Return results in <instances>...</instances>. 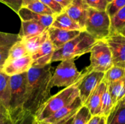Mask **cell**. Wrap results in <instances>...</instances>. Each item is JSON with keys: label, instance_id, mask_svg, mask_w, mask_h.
<instances>
[{"label": "cell", "instance_id": "cell-1", "mask_svg": "<svg viewBox=\"0 0 125 124\" xmlns=\"http://www.w3.org/2000/svg\"><path fill=\"white\" fill-rule=\"evenodd\" d=\"M52 67H31L27 72L26 95L23 110L35 115L40 107L51 97L50 82Z\"/></svg>", "mask_w": 125, "mask_h": 124}, {"label": "cell", "instance_id": "cell-2", "mask_svg": "<svg viewBox=\"0 0 125 124\" xmlns=\"http://www.w3.org/2000/svg\"><path fill=\"white\" fill-rule=\"evenodd\" d=\"M96 42L97 40L86 31H82L76 37L66 43L60 49L54 51L52 62L75 59L77 57L90 53Z\"/></svg>", "mask_w": 125, "mask_h": 124}, {"label": "cell", "instance_id": "cell-3", "mask_svg": "<svg viewBox=\"0 0 125 124\" xmlns=\"http://www.w3.org/2000/svg\"><path fill=\"white\" fill-rule=\"evenodd\" d=\"M79 96L77 85L64 88L56 94L51 96L37 110L35 118L37 122H42L56 111L71 104Z\"/></svg>", "mask_w": 125, "mask_h": 124}, {"label": "cell", "instance_id": "cell-4", "mask_svg": "<svg viewBox=\"0 0 125 124\" xmlns=\"http://www.w3.org/2000/svg\"><path fill=\"white\" fill-rule=\"evenodd\" d=\"M84 31L97 41L105 39L111 34V18L106 11L89 8Z\"/></svg>", "mask_w": 125, "mask_h": 124}, {"label": "cell", "instance_id": "cell-5", "mask_svg": "<svg viewBox=\"0 0 125 124\" xmlns=\"http://www.w3.org/2000/svg\"><path fill=\"white\" fill-rule=\"evenodd\" d=\"M27 72L10 77V119L15 118L23 111L26 95Z\"/></svg>", "mask_w": 125, "mask_h": 124}, {"label": "cell", "instance_id": "cell-6", "mask_svg": "<svg viewBox=\"0 0 125 124\" xmlns=\"http://www.w3.org/2000/svg\"><path fill=\"white\" fill-rule=\"evenodd\" d=\"M81 75L75 66V59L62 61L55 69L50 82V87L67 88L76 84Z\"/></svg>", "mask_w": 125, "mask_h": 124}, {"label": "cell", "instance_id": "cell-7", "mask_svg": "<svg viewBox=\"0 0 125 124\" xmlns=\"http://www.w3.org/2000/svg\"><path fill=\"white\" fill-rule=\"evenodd\" d=\"M113 66L112 55L108 43L105 39L97 41L90 51V64L85 69L105 73Z\"/></svg>", "mask_w": 125, "mask_h": 124}, {"label": "cell", "instance_id": "cell-8", "mask_svg": "<svg viewBox=\"0 0 125 124\" xmlns=\"http://www.w3.org/2000/svg\"><path fill=\"white\" fill-rule=\"evenodd\" d=\"M104 74L103 72H88L86 69L81 72V77L76 85L79 92V97L83 105L103 80Z\"/></svg>", "mask_w": 125, "mask_h": 124}, {"label": "cell", "instance_id": "cell-9", "mask_svg": "<svg viewBox=\"0 0 125 124\" xmlns=\"http://www.w3.org/2000/svg\"><path fill=\"white\" fill-rule=\"evenodd\" d=\"M111 50L113 65L125 69V36L113 33L105 39Z\"/></svg>", "mask_w": 125, "mask_h": 124}, {"label": "cell", "instance_id": "cell-10", "mask_svg": "<svg viewBox=\"0 0 125 124\" xmlns=\"http://www.w3.org/2000/svg\"><path fill=\"white\" fill-rule=\"evenodd\" d=\"M83 105V104L78 96L71 104L56 111L42 122L48 124H64L73 118Z\"/></svg>", "mask_w": 125, "mask_h": 124}, {"label": "cell", "instance_id": "cell-11", "mask_svg": "<svg viewBox=\"0 0 125 124\" xmlns=\"http://www.w3.org/2000/svg\"><path fill=\"white\" fill-rule=\"evenodd\" d=\"M89 8L85 0H73L64 11L84 31Z\"/></svg>", "mask_w": 125, "mask_h": 124}, {"label": "cell", "instance_id": "cell-12", "mask_svg": "<svg viewBox=\"0 0 125 124\" xmlns=\"http://www.w3.org/2000/svg\"><path fill=\"white\" fill-rule=\"evenodd\" d=\"M32 58L28 55L17 59L5 61L2 67V72L9 77L26 73L31 68Z\"/></svg>", "mask_w": 125, "mask_h": 124}, {"label": "cell", "instance_id": "cell-13", "mask_svg": "<svg viewBox=\"0 0 125 124\" xmlns=\"http://www.w3.org/2000/svg\"><path fill=\"white\" fill-rule=\"evenodd\" d=\"M55 48L49 39H48L41 47L31 56L32 58L31 67L41 68L52 63V58Z\"/></svg>", "mask_w": 125, "mask_h": 124}, {"label": "cell", "instance_id": "cell-14", "mask_svg": "<svg viewBox=\"0 0 125 124\" xmlns=\"http://www.w3.org/2000/svg\"><path fill=\"white\" fill-rule=\"evenodd\" d=\"M48 39L53 45L55 50L60 49L66 43L76 37L82 31H67L50 27L47 30Z\"/></svg>", "mask_w": 125, "mask_h": 124}, {"label": "cell", "instance_id": "cell-15", "mask_svg": "<svg viewBox=\"0 0 125 124\" xmlns=\"http://www.w3.org/2000/svg\"><path fill=\"white\" fill-rule=\"evenodd\" d=\"M107 86L108 83L105 80H103L84 104V105L89 110L92 116H100L102 96Z\"/></svg>", "mask_w": 125, "mask_h": 124}, {"label": "cell", "instance_id": "cell-16", "mask_svg": "<svg viewBox=\"0 0 125 124\" xmlns=\"http://www.w3.org/2000/svg\"><path fill=\"white\" fill-rule=\"evenodd\" d=\"M18 15H19L21 21H26V20H34L41 23L43 26L46 29H48L51 26L55 15H41L36 12L31 11L30 10L27 9L26 7H21V10L18 11Z\"/></svg>", "mask_w": 125, "mask_h": 124}, {"label": "cell", "instance_id": "cell-17", "mask_svg": "<svg viewBox=\"0 0 125 124\" xmlns=\"http://www.w3.org/2000/svg\"><path fill=\"white\" fill-rule=\"evenodd\" d=\"M51 27L67 31H83L82 28L64 11L55 15L53 22Z\"/></svg>", "mask_w": 125, "mask_h": 124}, {"label": "cell", "instance_id": "cell-18", "mask_svg": "<svg viewBox=\"0 0 125 124\" xmlns=\"http://www.w3.org/2000/svg\"><path fill=\"white\" fill-rule=\"evenodd\" d=\"M47 30L48 29H46L41 23L37 21H34V20L21 21V28L18 34V36L21 39L31 37L40 34Z\"/></svg>", "mask_w": 125, "mask_h": 124}, {"label": "cell", "instance_id": "cell-19", "mask_svg": "<svg viewBox=\"0 0 125 124\" xmlns=\"http://www.w3.org/2000/svg\"><path fill=\"white\" fill-rule=\"evenodd\" d=\"M48 39V31H45L43 33L27 38L21 39L22 42L24 44L26 50L29 56H31L34 52H36L41 45Z\"/></svg>", "mask_w": 125, "mask_h": 124}, {"label": "cell", "instance_id": "cell-20", "mask_svg": "<svg viewBox=\"0 0 125 124\" xmlns=\"http://www.w3.org/2000/svg\"><path fill=\"white\" fill-rule=\"evenodd\" d=\"M10 78L0 68V102L8 109L10 107Z\"/></svg>", "mask_w": 125, "mask_h": 124}, {"label": "cell", "instance_id": "cell-21", "mask_svg": "<svg viewBox=\"0 0 125 124\" xmlns=\"http://www.w3.org/2000/svg\"><path fill=\"white\" fill-rule=\"evenodd\" d=\"M113 33L125 36V7L111 18V34Z\"/></svg>", "mask_w": 125, "mask_h": 124}, {"label": "cell", "instance_id": "cell-22", "mask_svg": "<svg viewBox=\"0 0 125 124\" xmlns=\"http://www.w3.org/2000/svg\"><path fill=\"white\" fill-rule=\"evenodd\" d=\"M28 55L29 53L26 50L24 44L22 42L21 39H20L10 48L8 52V56L5 61L17 59Z\"/></svg>", "mask_w": 125, "mask_h": 124}, {"label": "cell", "instance_id": "cell-23", "mask_svg": "<svg viewBox=\"0 0 125 124\" xmlns=\"http://www.w3.org/2000/svg\"><path fill=\"white\" fill-rule=\"evenodd\" d=\"M125 78V69L113 66L104 74L103 80L108 83H114Z\"/></svg>", "mask_w": 125, "mask_h": 124}, {"label": "cell", "instance_id": "cell-24", "mask_svg": "<svg viewBox=\"0 0 125 124\" xmlns=\"http://www.w3.org/2000/svg\"><path fill=\"white\" fill-rule=\"evenodd\" d=\"M114 106L112 99L109 93L108 86L104 91L103 96H102V101H101V109H100V116H104L108 118L113 110Z\"/></svg>", "mask_w": 125, "mask_h": 124}, {"label": "cell", "instance_id": "cell-25", "mask_svg": "<svg viewBox=\"0 0 125 124\" xmlns=\"http://www.w3.org/2000/svg\"><path fill=\"white\" fill-rule=\"evenodd\" d=\"M92 117L89 110L83 105L74 115L73 124H88Z\"/></svg>", "mask_w": 125, "mask_h": 124}, {"label": "cell", "instance_id": "cell-26", "mask_svg": "<svg viewBox=\"0 0 125 124\" xmlns=\"http://www.w3.org/2000/svg\"><path fill=\"white\" fill-rule=\"evenodd\" d=\"M125 80V78H124V79H122V80L114 82V83H108V90H109V93H110V95H111V97L112 99L114 108L117 104V99H118L119 94L122 91V88L123 87Z\"/></svg>", "mask_w": 125, "mask_h": 124}, {"label": "cell", "instance_id": "cell-27", "mask_svg": "<svg viewBox=\"0 0 125 124\" xmlns=\"http://www.w3.org/2000/svg\"><path fill=\"white\" fill-rule=\"evenodd\" d=\"M106 124H125V106L119 107L107 118Z\"/></svg>", "mask_w": 125, "mask_h": 124}, {"label": "cell", "instance_id": "cell-28", "mask_svg": "<svg viewBox=\"0 0 125 124\" xmlns=\"http://www.w3.org/2000/svg\"><path fill=\"white\" fill-rule=\"evenodd\" d=\"M27 9L30 10L31 11L41 14V15H55L54 12L45 4H43L40 0L34 1L26 7Z\"/></svg>", "mask_w": 125, "mask_h": 124}, {"label": "cell", "instance_id": "cell-29", "mask_svg": "<svg viewBox=\"0 0 125 124\" xmlns=\"http://www.w3.org/2000/svg\"><path fill=\"white\" fill-rule=\"evenodd\" d=\"M11 121L12 124H37L38 123L34 115L25 110Z\"/></svg>", "mask_w": 125, "mask_h": 124}, {"label": "cell", "instance_id": "cell-30", "mask_svg": "<svg viewBox=\"0 0 125 124\" xmlns=\"http://www.w3.org/2000/svg\"><path fill=\"white\" fill-rule=\"evenodd\" d=\"M20 39L18 34L0 31V47H11Z\"/></svg>", "mask_w": 125, "mask_h": 124}, {"label": "cell", "instance_id": "cell-31", "mask_svg": "<svg viewBox=\"0 0 125 124\" xmlns=\"http://www.w3.org/2000/svg\"><path fill=\"white\" fill-rule=\"evenodd\" d=\"M125 7V0H112L106 7V12L110 18H112L116 13Z\"/></svg>", "mask_w": 125, "mask_h": 124}, {"label": "cell", "instance_id": "cell-32", "mask_svg": "<svg viewBox=\"0 0 125 124\" xmlns=\"http://www.w3.org/2000/svg\"><path fill=\"white\" fill-rule=\"evenodd\" d=\"M89 8H92L99 11L106 10L108 4L107 0H85Z\"/></svg>", "mask_w": 125, "mask_h": 124}, {"label": "cell", "instance_id": "cell-33", "mask_svg": "<svg viewBox=\"0 0 125 124\" xmlns=\"http://www.w3.org/2000/svg\"><path fill=\"white\" fill-rule=\"evenodd\" d=\"M43 4H45L46 6H48L53 12L55 15L59 14L62 12L64 10V7H62L60 4L55 1L54 0H40Z\"/></svg>", "mask_w": 125, "mask_h": 124}, {"label": "cell", "instance_id": "cell-34", "mask_svg": "<svg viewBox=\"0 0 125 124\" xmlns=\"http://www.w3.org/2000/svg\"><path fill=\"white\" fill-rule=\"evenodd\" d=\"M0 2L8 6L16 13L23 7V0H0Z\"/></svg>", "mask_w": 125, "mask_h": 124}, {"label": "cell", "instance_id": "cell-35", "mask_svg": "<svg viewBox=\"0 0 125 124\" xmlns=\"http://www.w3.org/2000/svg\"><path fill=\"white\" fill-rule=\"evenodd\" d=\"M10 47H0V68L2 69V67L7 58L8 52Z\"/></svg>", "mask_w": 125, "mask_h": 124}, {"label": "cell", "instance_id": "cell-36", "mask_svg": "<svg viewBox=\"0 0 125 124\" xmlns=\"http://www.w3.org/2000/svg\"><path fill=\"white\" fill-rule=\"evenodd\" d=\"M9 118L10 119V115L8 109L0 102V121Z\"/></svg>", "mask_w": 125, "mask_h": 124}, {"label": "cell", "instance_id": "cell-37", "mask_svg": "<svg viewBox=\"0 0 125 124\" xmlns=\"http://www.w3.org/2000/svg\"><path fill=\"white\" fill-rule=\"evenodd\" d=\"M55 1L58 2L59 4H60L62 7H64V8L67 7L73 0H54Z\"/></svg>", "mask_w": 125, "mask_h": 124}, {"label": "cell", "instance_id": "cell-38", "mask_svg": "<svg viewBox=\"0 0 125 124\" xmlns=\"http://www.w3.org/2000/svg\"><path fill=\"white\" fill-rule=\"evenodd\" d=\"M125 96V83H124V85H123V87H122V91H121V92H120V94H119V97H118V99H117V104L124 98V96ZM116 104V105H117Z\"/></svg>", "mask_w": 125, "mask_h": 124}, {"label": "cell", "instance_id": "cell-39", "mask_svg": "<svg viewBox=\"0 0 125 124\" xmlns=\"http://www.w3.org/2000/svg\"><path fill=\"white\" fill-rule=\"evenodd\" d=\"M101 119V116H93L88 124H99Z\"/></svg>", "mask_w": 125, "mask_h": 124}, {"label": "cell", "instance_id": "cell-40", "mask_svg": "<svg viewBox=\"0 0 125 124\" xmlns=\"http://www.w3.org/2000/svg\"><path fill=\"white\" fill-rule=\"evenodd\" d=\"M121 106H125V96H124V98H123V99H122V100H121V101H120V102H119V103L115 106V107L113 109V110H112L111 113H112L113 112H114V111H115V110H116L119 107H121Z\"/></svg>", "mask_w": 125, "mask_h": 124}, {"label": "cell", "instance_id": "cell-41", "mask_svg": "<svg viewBox=\"0 0 125 124\" xmlns=\"http://www.w3.org/2000/svg\"><path fill=\"white\" fill-rule=\"evenodd\" d=\"M37 0H23V7H26L27 5H29V4L36 1Z\"/></svg>", "mask_w": 125, "mask_h": 124}, {"label": "cell", "instance_id": "cell-42", "mask_svg": "<svg viewBox=\"0 0 125 124\" xmlns=\"http://www.w3.org/2000/svg\"><path fill=\"white\" fill-rule=\"evenodd\" d=\"M0 124H12V122L11 121V119H5L3 121H0Z\"/></svg>", "mask_w": 125, "mask_h": 124}, {"label": "cell", "instance_id": "cell-43", "mask_svg": "<svg viewBox=\"0 0 125 124\" xmlns=\"http://www.w3.org/2000/svg\"><path fill=\"white\" fill-rule=\"evenodd\" d=\"M106 122H107V118H105L104 116H102L99 124H106Z\"/></svg>", "mask_w": 125, "mask_h": 124}, {"label": "cell", "instance_id": "cell-44", "mask_svg": "<svg viewBox=\"0 0 125 124\" xmlns=\"http://www.w3.org/2000/svg\"><path fill=\"white\" fill-rule=\"evenodd\" d=\"M73 118H72L71 119H70L69 121H67L66 123H64V124H73Z\"/></svg>", "mask_w": 125, "mask_h": 124}, {"label": "cell", "instance_id": "cell-45", "mask_svg": "<svg viewBox=\"0 0 125 124\" xmlns=\"http://www.w3.org/2000/svg\"><path fill=\"white\" fill-rule=\"evenodd\" d=\"M37 124H45V123H43V122H38Z\"/></svg>", "mask_w": 125, "mask_h": 124}, {"label": "cell", "instance_id": "cell-46", "mask_svg": "<svg viewBox=\"0 0 125 124\" xmlns=\"http://www.w3.org/2000/svg\"><path fill=\"white\" fill-rule=\"evenodd\" d=\"M107 1H108V3H109V2H110V1H112V0H107Z\"/></svg>", "mask_w": 125, "mask_h": 124}]
</instances>
